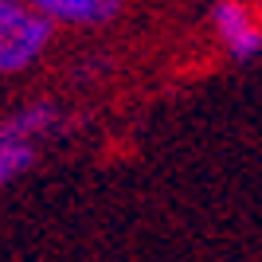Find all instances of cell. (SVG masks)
<instances>
[{
  "label": "cell",
  "mask_w": 262,
  "mask_h": 262,
  "mask_svg": "<svg viewBox=\"0 0 262 262\" xmlns=\"http://www.w3.org/2000/svg\"><path fill=\"white\" fill-rule=\"evenodd\" d=\"M51 28L28 0H0V75L28 71L47 51Z\"/></svg>",
  "instance_id": "cell-1"
},
{
  "label": "cell",
  "mask_w": 262,
  "mask_h": 262,
  "mask_svg": "<svg viewBox=\"0 0 262 262\" xmlns=\"http://www.w3.org/2000/svg\"><path fill=\"white\" fill-rule=\"evenodd\" d=\"M211 24L219 32V43L227 47L239 63L254 59L262 51V20L251 12V4L243 0H219L211 8Z\"/></svg>",
  "instance_id": "cell-2"
},
{
  "label": "cell",
  "mask_w": 262,
  "mask_h": 262,
  "mask_svg": "<svg viewBox=\"0 0 262 262\" xmlns=\"http://www.w3.org/2000/svg\"><path fill=\"white\" fill-rule=\"evenodd\" d=\"M43 20L63 24V28H98L114 20L125 0H28Z\"/></svg>",
  "instance_id": "cell-3"
},
{
  "label": "cell",
  "mask_w": 262,
  "mask_h": 262,
  "mask_svg": "<svg viewBox=\"0 0 262 262\" xmlns=\"http://www.w3.org/2000/svg\"><path fill=\"white\" fill-rule=\"evenodd\" d=\"M55 121H59V110L47 106V102H35V106H24L16 114L0 121V141H28L35 145L43 133L55 129Z\"/></svg>",
  "instance_id": "cell-4"
},
{
  "label": "cell",
  "mask_w": 262,
  "mask_h": 262,
  "mask_svg": "<svg viewBox=\"0 0 262 262\" xmlns=\"http://www.w3.org/2000/svg\"><path fill=\"white\" fill-rule=\"evenodd\" d=\"M35 145L28 141H0V192L12 184V180H20L28 168L35 164Z\"/></svg>",
  "instance_id": "cell-5"
}]
</instances>
